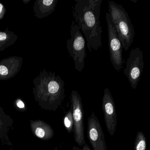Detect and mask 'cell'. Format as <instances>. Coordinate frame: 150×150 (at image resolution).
I'll return each mask as SVG.
<instances>
[{
	"label": "cell",
	"instance_id": "6da1fadb",
	"mask_svg": "<svg viewBox=\"0 0 150 150\" xmlns=\"http://www.w3.org/2000/svg\"><path fill=\"white\" fill-rule=\"evenodd\" d=\"M102 0H75L72 6L74 22L79 27L88 50L97 51L102 46V28L100 21Z\"/></svg>",
	"mask_w": 150,
	"mask_h": 150
},
{
	"label": "cell",
	"instance_id": "7a4b0ae2",
	"mask_svg": "<svg viewBox=\"0 0 150 150\" xmlns=\"http://www.w3.org/2000/svg\"><path fill=\"white\" fill-rule=\"evenodd\" d=\"M33 83L34 95L39 101L53 110L61 105L66 95L64 82L59 75L42 70Z\"/></svg>",
	"mask_w": 150,
	"mask_h": 150
},
{
	"label": "cell",
	"instance_id": "3957f363",
	"mask_svg": "<svg viewBox=\"0 0 150 150\" xmlns=\"http://www.w3.org/2000/svg\"><path fill=\"white\" fill-rule=\"evenodd\" d=\"M108 13L122 43L127 51L132 44L135 36L134 27L129 15L122 5L108 1Z\"/></svg>",
	"mask_w": 150,
	"mask_h": 150
},
{
	"label": "cell",
	"instance_id": "277c9868",
	"mask_svg": "<svg viewBox=\"0 0 150 150\" xmlns=\"http://www.w3.org/2000/svg\"><path fill=\"white\" fill-rule=\"evenodd\" d=\"M86 44L79 27L74 21L71 22L70 38L67 41V48L69 57L74 63V68L80 72L85 67V59L87 57Z\"/></svg>",
	"mask_w": 150,
	"mask_h": 150
},
{
	"label": "cell",
	"instance_id": "5b68a950",
	"mask_svg": "<svg viewBox=\"0 0 150 150\" xmlns=\"http://www.w3.org/2000/svg\"><path fill=\"white\" fill-rule=\"evenodd\" d=\"M71 108L73 119L74 140L79 146L86 144L84 124V112L81 97L78 91L73 90L71 95Z\"/></svg>",
	"mask_w": 150,
	"mask_h": 150
},
{
	"label": "cell",
	"instance_id": "8992f818",
	"mask_svg": "<svg viewBox=\"0 0 150 150\" xmlns=\"http://www.w3.org/2000/svg\"><path fill=\"white\" fill-rule=\"evenodd\" d=\"M144 68V55L140 48H133L130 52L124 73L131 86L135 89L140 80Z\"/></svg>",
	"mask_w": 150,
	"mask_h": 150
},
{
	"label": "cell",
	"instance_id": "52a82bcc",
	"mask_svg": "<svg viewBox=\"0 0 150 150\" xmlns=\"http://www.w3.org/2000/svg\"><path fill=\"white\" fill-rule=\"evenodd\" d=\"M106 19L108 25V48L110 61L115 70L119 72L123 67L124 63L122 56V46L108 13H106Z\"/></svg>",
	"mask_w": 150,
	"mask_h": 150
},
{
	"label": "cell",
	"instance_id": "ba28073f",
	"mask_svg": "<svg viewBox=\"0 0 150 150\" xmlns=\"http://www.w3.org/2000/svg\"><path fill=\"white\" fill-rule=\"evenodd\" d=\"M87 125V137L93 150H107L105 135L93 110L88 119Z\"/></svg>",
	"mask_w": 150,
	"mask_h": 150
},
{
	"label": "cell",
	"instance_id": "9c48e42d",
	"mask_svg": "<svg viewBox=\"0 0 150 150\" xmlns=\"http://www.w3.org/2000/svg\"><path fill=\"white\" fill-rule=\"evenodd\" d=\"M102 108L108 132L110 136H114L117 124L116 110L114 99L108 88H106L104 89L102 103Z\"/></svg>",
	"mask_w": 150,
	"mask_h": 150
},
{
	"label": "cell",
	"instance_id": "30bf717a",
	"mask_svg": "<svg viewBox=\"0 0 150 150\" xmlns=\"http://www.w3.org/2000/svg\"><path fill=\"white\" fill-rule=\"evenodd\" d=\"M23 62V58L18 56L0 60V80H8L14 78L21 69Z\"/></svg>",
	"mask_w": 150,
	"mask_h": 150
},
{
	"label": "cell",
	"instance_id": "8fae6325",
	"mask_svg": "<svg viewBox=\"0 0 150 150\" xmlns=\"http://www.w3.org/2000/svg\"><path fill=\"white\" fill-rule=\"evenodd\" d=\"M59 0H37L34 3L33 11L36 18H46L55 11Z\"/></svg>",
	"mask_w": 150,
	"mask_h": 150
},
{
	"label": "cell",
	"instance_id": "7c38bea8",
	"mask_svg": "<svg viewBox=\"0 0 150 150\" xmlns=\"http://www.w3.org/2000/svg\"><path fill=\"white\" fill-rule=\"evenodd\" d=\"M33 133L37 137L43 140H48L53 137L54 132L52 128L43 121L40 120L31 122Z\"/></svg>",
	"mask_w": 150,
	"mask_h": 150
},
{
	"label": "cell",
	"instance_id": "4fadbf2b",
	"mask_svg": "<svg viewBox=\"0 0 150 150\" xmlns=\"http://www.w3.org/2000/svg\"><path fill=\"white\" fill-rule=\"evenodd\" d=\"M18 37L7 28L4 31H0V52L5 50L15 43Z\"/></svg>",
	"mask_w": 150,
	"mask_h": 150
},
{
	"label": "cell",
	"instance_id": "5bb4252c",
	"mask_svg": "<svg viewBox=\"0 0 150 150\" xmlns=\"http://www.w3.org/2000/svg\"><path fill=\"white\" fill-rule=\"evenodd\" d=\"M134 150H147L146 138L143 132L137 133L134 144Z\"/></svg>",
	"mask_w": 150,
	"mask_h": 150
},
{
	"label": "cell",
	"instance_id": "9a60e30c",
	"mask_svg": "<svg viewBox=\"0 0 150 150\" xmlns=\"http://www.w3.org/2000/svg\"><path fill=\"white\" fill-rule=\"evenodd\" d=\"M64 125L68 133H71L73 129V119L71 108L70 109L65 115L64 120Z\"/></svg>",
	"mask_w": 150,
	"mask_h": 150
},
{
	"label": "cell",
	"instance_id": "2e32d148",
	"mask_svg": "<svg viewBox=\"0 0 150 150\" xmlns=\"http://www.w3.org/2000/svg\"><path fill=\"white\" fill-rule=\"evenodd\" d=\"M6 12V9L4 5L0 2V21L4 18Z\"/></svg>",
	"mask_w": 150,
	"mask_h": 150
},
{
	"label": "cell",
	"instance_id": "e0dca14e",
	"mask_svg": "<svg viewBox=\"0 0 150 150\" xmlns=\"http://www.w3.org/2000/svg\"><path fill=\"white\" fill-rule=\"evenodd\" d=\"M16 105L20 108H25V104L23 101L21 100H18L16 101Z\"/></svg>",
	"mask_w": 150,
	"mask_h": 150
},
{
	"label": "cell",
	"instance_id": "ac0fdd59",
	"mask_svg": "<svg viewBox=\"0 0 150 150\" xmlns=\"http://www.w3.org/2000/svg\"><path fill=\"white\" fill-rule=\"evenodd\" d=\"M83 148L84 150H91L88 145L86 143L83 145Z\"/></svg>",
	"mask_w": 150,
	"mask_h": 150
},
{
	"label": "cell",
	"instance_id": "d6986e66",
	"mask_svg": "<svg viewBox=\"0 0 150 150\" xmlns=\"http://www.w3.org/2000/svg\"><path fill=\"white\" fill-rule=\"evenodd\" d=\"M72 150H84V149L83 148L81 149V148H79V147H77V146H74Z\"/></svg>",
	"mask_w": 150,
	"mask_h": 150
},
{
	"label": "cell",
	"instance_id": "ffe728a7",
	"mask_svg": "<svg viewBox=\"0 0 150 150\" xmlns=\"http://www.w3.org/2000/svg\"><path fill=\"white\" fill-rule=\"evenodd\" d=\"M30 1V0H29V1H28V0H23V2L25 4H28Z\"/></svg>",
	"mask_w": 150,
	"mask_h": 150
},
{
	"label": "cell",
	"instance_id": "44dd1931",
	"mask_svg": "<svg viewBox=\"0 0 150 150\" xmlns=\"http://www.w3.org/2000/svg\"><path fill=\"white\" fill-rule=\"evenodd\" d=\"M57 150V148H56V149H55V150Z\"/></svg>",
	"mask_w": 150,
	"mask_h": 150
}]
</instances>
